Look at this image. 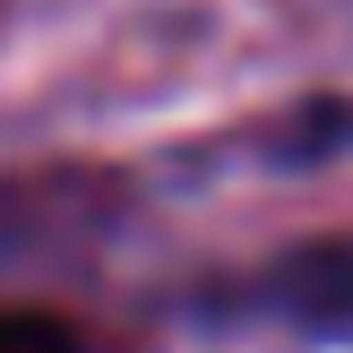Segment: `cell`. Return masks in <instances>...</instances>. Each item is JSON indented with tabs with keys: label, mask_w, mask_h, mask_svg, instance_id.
<instances>
[{
	"label": "cell",
	"mask_w": 353,
	"mask_h": 353,
	"mask_svg": "<svg viewBox=\"0 0 353 353\" xmlns=\"http://www.w3.org/2000/svg\"><path fill=\"white\" fill-rule=\"evenodd\" d=\"M250 310H285L302 327H353V241H327V250H293L268 285L250 293Z\"/></svg>",
	"instance_id": "cell-1"
},
{
	"label": "cell",
	"mask_w": 353,
	"mask_h": 353,
	"mask_svg": "<svg viewBox=\"0 0 353 353\" xmlns=\"http://www.w3.org/2000/svg\"><path fill=\"white\" fill-rule=\"evenodd\" d=\"M0 353H86V336L61 319V310H26V302H9V310H0Z\"/></svg>",
	"instance_id": "cell-2"
}]
</instances>
